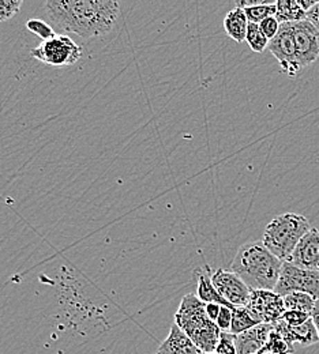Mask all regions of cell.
Wrapping results in <instances>:
<instances>
[{
  "label": "cell",
  "instance_id": "obj_1",
  "mask_svg": "<svg viewBox=\"0 0 319 354\" xmlns=\"http://www.w3.org/2000/svg\"><path fill=\"white\" fill-rule=\"evenodd\" d=\"M43 11L55 32L84 40L108 36L120 18V4L113 0H48Z\"/></svg>",
  "mask_w": 319,
  "mask_h": 354
},
{
  "label": "cell",
  "instance_id": "obj_2",
  "mask_svg": "<svg viewBox=\"0 0 319 354\" xmlns=\"http://www.w3.org/2000/svg\"><path fill=\"white\" fill-rule=\"evenodd\" d=\"M282 263L262 243L250 241L237 250L230 271L237 274L251 290H274Z\"/></svg>",
  "mask_w": 319,
  "mask_h": 354
},
{
  "label": "cell",
  "instance_id": "obj_3",
  "mask_svg": "<svg viewBox=\"0 0 319 354\" xmlns=\"http://www.w3.org/2000/svg\"><path fill=\"white\" fill-rule=\"evenodd\" d=\"M205 306L206 304L202 303L197 295H185L178 312L175 313V324H178V327L201 351L210 354L216 352L223 331L217 323L206 315Z\"/></svg>",
  "mask_w": 319,
  "mask_h": 354
},
{
  "label": "cell",
  "instance_id": "obj_4",
  "mask_svg": "<svg viewBox=\"0 0 319 354\" xmlns=\"http://www.w3.org/2000/svg\"><path fill=\"white\" fill-rule=\"evenodd\" d=\"M310 229V222L302 214H280L274 217L266 226L262 237V244L280 261L286 262L302 237Z\"/></svg>",
  "mask_w": 319,
  "mask_h": 354
},
{
  "label": "cell",
  "instance_id": "obj_5",
  "mask_svg": "<svg viewBox=\"0 0 319 354\" xmlns=\"http://www.w3.org/2000/svg\"><path fill=\"white\" fill-rule=\"evenodd\" d=\"M30 55L48 66L67 67L75 64L82 57V48L67 35H57L33 48Z\"/></svg>",
  "mask_w": 319,
  "mask_h": 354
},
{
  "label": "cell",
  "instance_id": "obj_6",
  "mask_svg": "<svg viewBox=\"0 0 319 354\" xmlns=\"http://www.w3.org/2000/svg\"><path fill=\"white\" fill-rule=\"evenodd\" d=\"M274 292L282 297L293 292L307 293L318 300L319 271L299 268L289 262H284Z\"/></svg>",
  "mask_w": 319,
  "mask_h": 354
},
{
  "label": "cell",
  "instance_id": "obj_7",
  "mask_svg": "<svg viewBox=\"0 0 319 354\" xmlns=\"http://www.w3.org/2000/svg\"><path fill=\"white\" fill-rule=\"evenodd\" d=\"M268 49L288 77L293 78L302 71L293 36V24H281L278 33L269 41Z\"/></svg>",
  "mask_w": 319,
  "mask_h": 354
},
{
  "label": "cell",
  "instance_id": "obj_8",
  "mask_svg": "<svg viewBox=\"0 0 319 354\" xmlns=\"http://www.w3.org/2000/svg\"><path fill=\"white\" fill-rule=\"evenodd\" d=\"M246 308L261 324H274L285 313L284 299L274 290H251Z\"/></svg>",
  "mask_w": 319,
  "mask_h": 354
},
{
  "label": "cell",
  "instance_id": "obj_9",
  "mask_svg": "<svg viewBox=\"0 0 319 354\" xmlns=\"http://www.w3.org/2000/svg\"><path fill=\"white\" fill-rule=\"evenodd\" d=\"M212 282L217 292L233 307H246L248 303L251 289L244 283V281L224 268H219L212 272Z\"/></svg>",
  "mask_w": 319,
  "mask_h": 354
},
{
  "label": "cell",
  "instance_id": "obj_10",
  "mask_svg": "<svg viewBox=\"0 0 319 354\" xmlns=\"http://www.w3.org/2000/svg\"><path fill=\"white\" fill-rule=\"evenodd\" d=\"M293 36L302 70L319 57V32L306 19L293 24Z\"/></svg>",
  "mask_w": 319,
  "mask_h": 354
},
{
  "label": "cell",
  "instance_id": "obj_11",
  "mask_svg": "<svg viewBox=\"0 0 319 354\" xmlns=\"http://www.w3.org/2000/svg\"><path fill=\"white\" fill-rule=\"evenodd\" d=\"M286 262L299 268L319 271V229L311 227L302 237Z\"/></svg>",
  "mask_w": 319,
  "mask_h": 354
},
{
  "label": "cell",
  "instance_id": "obj_12",
  "mask_svg": "<svg viewBox=\"0 0 319 354\" xmlns=\"http://www.w3.org/2000/svg\"><path fill=\"white\" fill-rule=\"evenodd\" d=\"M274 331H277L288 344L295 345L300 344L303 346H311L319 344V335L313 319L306 322L302 326L292 327L288 326L282 319L273 324Z\"/></svg>",
  "mask_w": 319,
  "mask_h": 354
},
{
  "label": "cell",
  "instance_id": "obj_13",
  "mask_svg": "<svg viewBox=\"0 0 319 354\" xmlns=\"http://www.w3.org/2000/svg\"><path fill=\"white\" fill-rule=\"evenodd\" d=\"M273 328V324L262 323L248 331L235 335L237 354H257L259 351H262Z\"/></svg>",
  "mask_w": 319,
  "mask_h": 354
},
{
  "label": "cell",
  "instance_id": "obj_14",
  "mask_svg": "<svg viewBox=\"0 0 319 354\" xmlns=\"http://www.w3.org/2000/svg\"><path fill=\"white\" fill-rule=\"evenodd\" d=\"M160 354H206L201 351L184 333L178 327V324H172L168 337L158 348Z\"/></svg>",
  "mask_w": 319,
  "mask_h": 354
},
{
  "label": "cell",
  "instance_id": "obj_15",
  "mask_svg": "<svg viewBox=\"0 0 319 354\" xmlns=\"http://www.w3.org/2000/svg\"><path fill=\"white\" fill-rule=\"evenodd\" d=\"M195 274L198 277V286H197V297L205 303V304H220L224 307L229 308H235L233 306H230L228 301H226L223 299V296L217 292V289L215 288L213 282H212V271L209 268V266H205L202 268H197Z\"/></svg>",
  "mask_w": 319,
  "mask_h": 354
},
{
  "label": "cell",
  "instance_id": "obj_16",
  "mask_svg": "<svg viewBox=\"0 0 319 354\" xmlns=\"http://www.w3.org/2000/svg\"><path fill=\"white\" fill-rule=\"evenodd\" d=\"M248 19L246 17V12L243 8L235 7L230 10L227 17L224 18V29L233 41L243 43L246 41V35L248 29Z\"/></svg>",
  "mask_w": 319,
  "mask_h": 354
},
{
  "label": "cell",
  "instance_id": "obj_17",
  "mask_svg": "<svg viewBox=\"0 0 319 354\" xmlns=\"http://www.w3.org/2000/svg\"><path fill=\"white\" fill-rule=\"evenodd\" d=\"M275 7V18L280 24H296L307 19V12L303 11L298 0H278Z\"/></svg>",
  "mask_w": 319,
  "mask_h": 354
},
{
  "label": "cell",
  "instance_id": "obj_18",
  "mask_svg": "<svg viewBox=\"0 0 319 354\" xmlns=\"http://www.w3.org/2000/svg\"><path fill=\"white\" fill-rule=\"evenodd\" d=\"M258 324H261V323H258L251 316V313L247 310L246 307H235L232 310V324H230L229 333L233 335H239L244 331L254 328Z\"/></svg>",
  "mask_w": 319,
  "mask_h": 354
},
{
  "label": "cell",
  "instance_id": "obj_19",
  "mask_svg": "<svg viewBox=\"0 0 319 354\" xmlns=\"http://www.w3.org/2000/svg\"><path fill=\"white\" fill-rule=\"evenodd\" d=\"M282 299H284L285 310H299V312H304V313H310V315L314 310V306L317 301L310 295L299 293V292L289 293V295L284 296Z\"/></svg>",
  "mask_w": 319,
  "mask_h": 354
},
{
  "label": "cell",
  "instance_id": "obj_20",
  "mask_svg": "<svg viewBox=\"0 0 319 354\" xmlns=\"http://www.w3.org/2000/svg\"><path fill=\"white\" fill-rule=\"evenodd\" d=\"M243 10L246 12L248 22L257 24V25H259L262 21H265L269 17H275V12H277L275 3H265V1L246 7Z\"/></svg>",
  "mask_w": 319,
  "mask_h": 354
},
{
  "label": "cell",
  "instance_id": "obj_21",
  "mask_svg": "<svg viewBox=\"0 0 319 354\" xmlns=\"http://www.w3.org/2000/svg\"><path fill=\"white\" fill-rule=\"evenodd\" d=\"M264 354H292L295 352L293 345L288 344L277 331H272L266 345L261 351Z\"/></svg>",
  "mask_w": 319,
  "mask_h": 354
},
{
  "label": "cell",
  "instance_id": "obj_22",
  "mask_svg": "<svg viewBox=\"0 0 319 354\" xmlns=\"http://www.w3.org/2000/svg\"><path fill=\"white\" fill-rule=\"evenodd\" d=\"M246 41L255 53H262L269 46V40L265 37L259 29V25L257 24H248Z\"/></svg>",
  "mask_w": 319,
  "mask_h": 354
},
{
  "label": "cell",
  "instance_id": "obj_23",
  "mask_svg": "<svg viewBox=\"0 0 319 354\" xmlns=\"http://www.w3.org/2000/svg\"><path fill=\"white\" fill-rule=\"evenodd\" d=\"M26 29L30 33H33L35 36L40 37L43 41H48V40L56 37V32L53 30V28L44 19H40V18L29 19L26 22Z\"/></svg>",
  "mask_w": 319,
  "mask_h": 354
},
{
  "label": "cell",
  "instance_id": "obj_24",
  "mask_svg": "<svg viewBox=\"0 0 319 354\" xmlns=\"http://www.w3.org/2000/svg\"><path fill=\"white\" fill-rule=\"evenodd\" d=\"M22 0H0V22L11 19L22 7Z\"/></svg>",
  "mask_w": 319,
  "mask_h": 354
},
{
  "label": "cell",
  "instance_id": "obj_25",
  "mask_svg": "<svg viewBox=\"0 0 319 354\" xmlns=\"http://www.w3.org/2000/svg\"><path fill=\"white\" fill-rule=\"evenodd\" d=\"M217 354H237L236 352V344H235V335L228 331H223L220 335V341L216 348Z\"/></svg>",
  "mask_w": 319,
  "mask_h": 354
},
{
  "label": "cell",
  "instance_id": "obj_26",
  "mask_svg": "<svg viewBox=\"0 0 319 354\" xmlns=\"http://www.w3.org/2000/svg\"><path fill=\"white\" fill-rule=\"evenodd\" d=\"M311 319L310 313H304V312H299V310H285L282 320L292 327H298L304 324L306 322H309Z\"/></svg>",
  "mask_w": 319,
  "mask_h": 354
},
{
  "label": "cell",
  "instance_id": "obj_27",
  "mask_svg": "<svg viewBox=\"0 0 319 354\" xmlns=\"http://www.w3.org/2000/svg\"><path fill=\"white\" fill-rule=\"evenodd\" d=\"M280 26H281V24L277 21L275 17H269V18H266L265 21H262V22L259 24L261 32L265 35V37H266L269 41L273 40L274 37H275V35H277L278 30H280Z\"/></svg>",
  "mask_w": 319,
  "mask_h": 354
},
{
  "label": "cell",
  "instance_id": "obj_28",
  "mask_svg": "<svg viewBox=\"0 0 319 354\" xmlns=\"http://www.w3.org/2000/svg\"><path fill=\"white\" fill-rule=\"evenodd\" d=\"M232 310L233 308H229V307H224L221 306V310H220V315L216 320L217 326L220 327L221 331H228L230 330V324H232Z\"/></svg>",
  "mask_w": 319,
  "mask_h": 354
},
{
  "label": "cell",
  "instance_id": "obj_29",
  "mask_svg": "<svg viewBox=\"0 0 319 354\" xmlns=\"http://www.w3.org/2000/svg\"><path fill=\"white\" fill-rule=\"evenodd\" d=\"M307 21L319 32V1L307 12Z\"/></svg>",
  "mask_w": 319,
  "mask_h": 354
},
{
  "label": "cell",
  "instance_id": "obj_30",
  "mask_svg": "<svg viewBox=\"0 0 319 354\" xmlns=\"http://www.w3.org/2000/svg\"><path fill=\"white\" fill-rule=\"evenodd\" d=\"M220 310H221V306H220V304L210 303V304H206V306H205L206 315H208L213 322L217 320V317H219V315H220Z\"/></svg>",
  "mask_w": 319,
  "mask_h": 354
},
{
  "label": "cell",
  "instance_id": "obj_31",
  "mask_svg": "<svg viewBox=\"0 0 319 354\" xmlns=\"http://www.w3.org/2000/svg\"><path fill=\"white\" fill-rule=\"evenodd\" d=\"M319 0H298V3H299V6L303 8V11L304 12H309L317 3H318Z\"/></svg>",
  "mask_w": 319,
  "mask_h": 354
},
{
  "label": "cell",
  "instance_id": "obj_32",
  "mask_svg": "<svg viewBox=\"0 0 319 354\" xmlns=\"http://www.w3.org/2000/svg\"><path fill=\"white\" fill-rule=\"evenodd\" d=\"M311 319H313V322H314V326H316L319 335V299L316 301L314 310L311 312Z\"/></svg>",
  "mask_w": 319,
  "mask_h": 354
},
{
  "label": "cell",
  "instance_id": "obj_33",
  "mask_svg": "<svg viewBox=\"0 0 319 354\" xmlns=\"http://www.w3.org/2000/svg\"><path fill=\"white\" fill-rule=\"evenodd\" d=\"M257 354H264V353H262V352H261V351H259V352H258V353H257Z\"/></svg>",
  "mask_w": 319,
  "mask_h": 354
},
{
  "label": "cell",
  "instance_id": "obj_34",
  "mask_svg": "<svg viewBox=\"0 0 319 354\" xmlns=\"http://www.w3.org/2000/svg\"><path fill=\"white\" fill-rule=\"evenodd\" d=\"M210 354H217V353H216V352H213V353H210Z\"/></svg>",
  "mask_w": 319,
  "mask_h": 354
},
{
  "label": "cell",
  "instance_id": "obj_35",
  "mask_svg": "<svg viewBox=\"0 0 319 354\" xmlns=\"http://www.w3.org/2000/svg\"><path fill=\"white\" fill-rule=\"evenodd\" d=\"M154 354H160V353H158V352H157V353H154Z\"/></svg>",
  "mask_w": 319,
  "mask_h": 354
}]
</instances>
